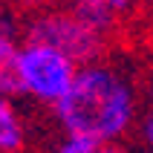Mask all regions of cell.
Wrapping results in <instances>:
<instances>
[{
  "instance_id": "6da1fadb",
  "label": "cell",
  "mask_w": 153,
  "mask_h": 153,
  "mask_svg": "<svg viewBox=\"0 0 153 153\" xmlns=\"http://www.w3.org/2000/svg\"><path fill=\"white\" fill-rule=\"evenodd\" d=\"M58 133H81L98 145H110L136 130L139 93L133 78L113 61H93L78 69L69 93L55 104Z\"/></svg>"
},
{
  "instance_id": "7a4b0ae2",
  "label": "cell",
  "mask_w": 153,
  "mask_h": 153,
  "mask_svg": "<svg viewBox=\"0 0 153 153\" xmlns=\"http://www.w3.org/2000/svg\"><path fill=\"white\" fill-rule=\"evenodd\" d=\"M116 29H119V20L72 0V3H55L32 15L23 29V38L52 43L55 49L69 55L78 67H84L107 58Z\"/></svg>"
},
{
  "instance_id": "3957f363",
  "label": "cell",
  "mask_w": 153,
  "mask_h": 153,
  "mask_svg": "<svg viewBox=\"0 0 153 153\" xmlns=\"http://www.w3.org/2000/svg\"><path fill=\"white\" fill-rule=\"evenodd\" d=\"M78 64L52 43L35 41V38H20L15 64V95L26 98L35 107H49L69 93V87L78 75Z\"/></svg>"
},
{
  "instance_id": "277c9868",
  "label": "cell",
  "mask_w": 153,
  "mask_h": 153,
  "mask_svg": "<svg viewBox=\"0 0 153 153\" xmlns=\"http://www.w3.org/2000/svg\"><path fill=\"white\" fill-rule=\"evenodd\" d=\"M29 150V124L12 95H0V153Z\"/></svg>"
},
{
  "instance_id": "5b68a950",
  "label": "cell",
  "mask_w": 153,
  "mask_h": 153,
  "mask_svg": "<svg viewBox=\"0 0 153 153\" xmlns=\"http://www.w3.org/2000/svg\"><path fill=\"white\" fill-rule=\"evenodd\" d=\"M17 49L20 38L12 26L0 29V95L15 98V64H17Z\"/></svg>"
},
{
  "instance_id": "8992f818",
  "label": "cell",
  "mask_w": 153,
  "mask_h": 153,
  "mask_svg": "<svg viewBox=\"0 0 153 153\" xmlns=\"http://www.w3.org/2000/svg\"><path fill=\"white\" fill-rule=\"evenodd\" d=\"M98 142H93L90 136H81V133H58L52 153H95Z\"/></svg>"
},
{
  "instance_id": "52a82bcc",
  "label": "cell",
  "mask_w": 153,
  "mask_h": 153,
  "mask_svg": "<svg viewBox=\"0 0 153 153\" xmlns=\"http://www.w3.org/2000/svg\"><path fill=\"white\" fill-rule=\"evenodd\" d=\"M78 3H84V6L95 9V12L110 15L113 20H121L124 15H130L136 9V0H78Z\"/></svg>"
},
{
  "instance_id": "ba28073f",
  "label": "cell",
  "mask_w": 153,
  "mask_h": 153,
  "mask_svg": "<svg viewBox=\"0 0 153 153\" xmlns=\"http://www.w3.org/2000/svg\"><path fill=\"white\" fill-rule=\"evenodd\" d=\"M58 0H0V6L3 9H15V12H23V15H38V12H43V9L55 6Z\"/></svg>"
},
{
  "instance_id": "9c48e42d",
  "label": "cell",
  "mask_w": 153,
  "mask_h": 153,
  "mask_svg": "<svg viewBox=\"0 0 153 153\" xmlns=\"http://www.w3.org/2000/svg\"><path fill=\"white\" fill-rule=\"evenodd\" d=\"M136 133H139V139H142V145H145L147 150H153V110H147V113L139 116Z\"/></svg>"
},
{
  "instance_id": "30bf717a",
  "label": "cell",
  "mask_w": 153,
  "mask_h": 153,
  "mask_svg": "<svg viewBox=\"0 0 153 153\" xmlns=\"http://www.w3.org/2000/svg\"><path fill=\"white\" fill-rule=\"evenodd\" d=\"M95 153H127V147L121 145V142H110V145H98Z\"/></svg>"
},
{
  "instance_id": "8fae6325",
  "label": "cell",
  "mask_w": 153,
  "mask_h": 153,
  "mask_svg": "<svg viewBox=\"0 0 153 153\" xmlns=\"http://www.w3.org/2000/svg\"><path fill=\"white\" fill-rule=\"evenodd\" d=\"M136 6L142 9V15H145L147 20L153 23V0H136Z\"/></svg>"
},
{
  "instance_id": "7c38bea8",
  "label": "cell",
  "mask_w": 153,
  "mask_h": 153,
  "mask_svg": "<svg viewBox=\"0 0 153 153\" xmlns=\"http://www.w3.org/2000/svg\"><path fill=\"white\" fill-rule=\"evenodd\" d=\"M6 26H12V23H9V17H6V12H3V6H0V29H6Z\"/></svg>"
}]
</instances>
